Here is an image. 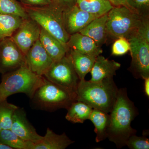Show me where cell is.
<instances>
[{
    "instance_id": "6da1fadb",
    "label": "cell",
    "mask_w": 149,
    "mask_h": 149,
    "mask_svg": "<svg viewBox=\"0 0 149 149\" xmlns=\"http://www.w3.org/2000/svg\"><path fill=\"white\" fill-rule=\"evenodd\" d=\"M107 138L118 148L125 146L130 136L137 130L132 128L131 122L138 115V109L130 100L125 88L118 89L117 98L110 112Z\"/></svg>"
},
{
    "instance_id": "7a4b0ae2",
    "label": "cell",
    "mask_w": 149,
    "mask_h": 149,
    "mask_svg": "<svg viewBox=\"0 0 149 149\" xmlns=\"http://www.w3.org/2000/svg\"><path fill=\"white\" fill-rule=\"evenodd\" d=\"M118 91L113 78L99 82L83 79L79 80L77 85V100L87 104L93 109L110 113L116 100Z\"/></svg>"
},
{
    "instance_id": "3957f363",
    "label": "cell",
    "mask_w": 149,
    "mask_h": 149,
    "mask_svg": "<svg viewBox=\"0 0 149 149\" xmlns=\"http://www.w3.org/2000/svg\"><path fill=\"white\" fill-rule=\"evenodd\" d=\"M45 78L32 72L26 63L17 69L3 74L0 83V102L19 93H24L32 98Z\"/></svg>"
},
{
    "instance_id": "277c9868",
    "label": "cell",
    "mask_w": 149,
    "mask_h": 149,
    "mask_svg": "<svg viewBox=\"0 0 149 149\" xmlns=\"http://www.w3.org/2000/svg\"><path fill=\"white\" fill-rule=\"evenodd\" d=\"M31 100L35 108L52 111L60 109H67L73 102L77 101V95L45 78Z\"/></svg>"
},
{
    "instance_id": "5b68a950",
    "label": "cell",
    "mask_w": 149,
    "mask_h": 149,
    "mask_svg": "<svg viewBox=\"0 0 149 149\" xmlns=\"http://www.w3.org/2000/svg\"><path fill=\"white\" fill-rule=\"evenodd\" d=\"M24 8L29 18L60 42L67 45L70 35L65 31L63 25L64 8L53 3L42 6L27 5Z\"/></svg>"
},
{
    "instance_id": "8992f818",
    "label": "cell",
    "mask_w": 149,
    "mask_h": 149,
    "mask_svg": "<svg viewBox=\"0 0 149 149\" xmlns=\"http://www.w3.org/2000/svg\"><path fill=\"white\" fill-rule=\"evenodd\" d=\"M108 37L113 39L124 37L127 40L137 35L141 16L125 6H113L107 13Z\"/></svg>"
},
{
    "instance_id": "52a82bcc",
    "label": "cell",
    "mask_w": 149,
    "mask_h": 149,
    "mask_svg": "<svg viewBox=\"0 0 149 149\" xmlns=\"http://www.w3.org/2000/svg\"><path fill=\"white\" fill-rule=\"evenodd\" d=\"M43 76L75 93L80 80L67 54L61 59L54 61Z\"/></svg>"
},
{
    "instance_id": "ba28073f",
    "label": "cell",
    "mask_w": 149,
    "mask_h": 149,
    "mask_svg": "<svg viewBox=\"0 0 149 149\" xmlns=\"http://www.w3.org/2000/svg\"><path fill=\"white\" fill-rule=\"evenodd\" d=\"M131 62L128 70L135 78L149 77V43L136 35L128 39Z\"/></svg>"
},
{
    "instance_id": "9c48e42d",
    "label": "cell",
    "mask_w": 149,
    "mask_h": 149,
    "mask_svg": "<svg viewBox=\"0 0 149 149\" xmlns=\"http://www.w3.org/2000/svg\"><path fill=\"white\" fill-rule=\"evenodd\" d=\"M25 63V56L11 37L0 41V72L13 71Z\"/></svg>"
},
{
    "instance_id": "30bf717a",
    "label": "cell",
    "mask_w": 149,
    "mask_h": 149,
    "mask_svg": "<svg viewBox=\"0 0 149 149\" xmlns=\"http://www.w3.org/2000/svg\"><path fill=\"white\" fill-rule=\"evenodd\" d=\"M41 27L32 19H23L11 38L25 56L34 43L39 40Z\"/></svg>"
},
{
    "instance_id": "8fae6325",
    "label": "cell",
    "mask_w": 149,
    "mask_h": 149,
    "mask_svg": "<svg viewBox=\"0 0 149 149\" xmlns=\"http://www.w3.org/2000/svg\"><path fill=\"white\" fill-rule=\"evenodd\" d=\"M96 17L81 10L76 3L64 8L63 11L64 28L70 35L80 32Z\"/></svg>"
},
{
    "instance_id": "7c38bea8",
    "label": "cell",
    "mask_w": 149,
    "mask_h": 149,
    "mask_svg": "<svg viewBox=\"0 0 149 149\" xmlns=\"http://www.w3.org/2000/svg\"><path fill=\"white\" fill-rule=\"evenodd\" d=\"M25 59L30 70L39 76H44L54 62L39 39L28 51L25 55Z\"/></svg>"
},
{
    "instance_id": "4fadbf2b",
    "label": "cell",
    "mask_w": 149,
    "mask_h": 149,
    "mask_svg": "<svg viewBox=\"0 0 149 149\" xmlns=\"http://www.w3.org/2000/svg\"><path fill=\"white\" fill-rule=\"evenodd\" d=\"M10 129L24 141L35 143L42 138L28 120L24 109L19 107L14 113Z\"/></svg>"
},
{
    "instance_id": "5bb4252c",
    "label": "cell",
    "mask_w": 149,
    "mask_h": 149,
    "mask_svg": "<svg viewBox=\"0 0 149 149\" xmlns=\"http://www.w3.org/2000/svg\"><path fill=\"white\" fill-rule=\"evenodd\" d=\"M121 64L113 60H109L100 55L96 58L91 72L92 82H100L105 79L113 78Z\"/></svg>"
},
{
    "instance_id": "9a60e30c",
    "label": "cell",
    "mask_w": 149,
    "mask_h": 149,
    "mask_svg": "<svg viewBox=\"0 0 149 149\" xmlns=\"http://www.w3.org/2000/svg\"><path fill=\"white\" fill-rule=\"evenodd\" d=\"M66 45L70 49L95 57L103 52L93 39L79 32L70 35Z\"/></svg>"
},
{
    "instance_id": "2e32d148",
    "label": "cell",
    "mask_w": 149,
    "mask_h": 149,
    "mask_svg": "<svg viewBox=\"0 0 149 149\" xmlns=\"http://www.w3.org/2000/svg\"><path fill=\"white\" fill-rule=\"evenodd\" d=\"M107 13L96 17L79 33L93 39L99 47L106 42L108 35L107 30Z\"/></svg>"
},
{
    "instance_id": "e0dca14e",
    "label": "cell",
    "mask_w": 149,
    "mask_h": 149,
    "mask_svg": "<svg viewBox=\"0 0 149 149\" xmlns=\"http://www.w3.org/2000/svg\"><path fill=\"white\" fill-rule=\"evenodd\" d=\"M39 40L43 47L54 61L66 55L69 48L41 27Z\"/></svg>"
},
{
    "instance_id": "ac0fdd59",
    "label": "cell",
    "mask_w": 149,
    "mask_h": 149,
    "mask_svg": "<svg viewBox=\"0 0 149 149\" xmlns=\"http://www.w3.org/2000/svg\"><path fill=\"white\" fill-rule=\"evenodd\" d=\"M74 143L65 133L58 135L48 128L45 136L33 143V149H65Z\"/></svg>"
},
{
    "instance_id": "d6986e66",
    "label": "cell",
    "mask_w": 149,
    "mask_h": 149,
    "mask_svg": "<svg viewBox=\"0 0 149 149\" xmlns=\"http://www.w3.org/2000/svg\"><path fill=\"white\" fill-rule=\"evenodd\" d=\"M79 80L85 79L91 72L96 57L70 49L67 53Z\"/></svg>"
},
{
    "instance_id": "ffe728a7",
    "label": "cell",
    "mask_w": 149,
    "mask_h": 149,
    "mask_svg": "<svg viewBox=\"0 0 149 149\" xmlns=\"http://www.w3.org/2000/svg\"><path fill=\"white\" fill-rule=\"evenodd\" d=\"M95 126L96 142L99 143L107 138V130L109 123V114L100 110H92L89 119Z\"/></svg>"
},
{
    "instance_id": "44dd1931",
    "label": "cell",
    "mask_w": 149,
    "mask_h": 149,
    "mask_svg": "<svg viewBox=\"0 0 149 149\" xmlns=\"http://www.w3.org/2000/svg\"><path fill=\"white\" fill-rule=\"evenodd\" d=\"M76 4L81 10L96 17L107 13L113 7L108 0H76Z\"/></svg>"
},
{
    "instance_id": "7402d4cb",
    "label": "cell",
    "mask_w": 149,
    "mask_h": 149,
    "mask_svg": "<svg viewBox=\"0 0 149 149\" xmlns=\"http://www.w3.org/2000/svg\"><path fill=\"white\" fill-rule=\"evenodd\" d=\"M93 109L83 102L75 101L68 109L66 120L73 123H83L89 119Z\"/></svg>"
},
{
    "instance_id": "603a6c76",
    "label": "cell",
    "mask_w": 149,
    "mask_h": 149,
    "mask_svg": "<svg viewBox=\"0 0 149 149\" xmlns=\"http://www.w3.org/2000/svg\"><path fill=\"white\" fill-rule=\"evenodd\" d=\"M23 19L16 15L0 13V41L11 37Z\"/></svg>"
},
{
    "instance_id": "cb8c5ba5",
    "label": "cell",
    "mask_w": 149,
    "mask_h": 149,
    "mask_svg": "<svg viewBox=\"0 0 149 149\" xmlns=\"http://www.w3.org/2000/svg\"><path fill=\"white\" fill-rule=\"evenodd\" d=\"M0 143L13 149H33L32 142L24 141L13 132L11 129L0 130Z\"/></svg>"
},
{
    "instance_id": "d4e9b609",
    "label": "cell",
    "mask_w": 149,
    "mask_h": 149,
    "mask_svg": "<svg viewBox=\"0 0 149 149\" xmlns=\"http://www.w3.org/2000/svg\"><path fill=\"white\" fill-rule=\"evenodd\" d=\"M17 108L7 100L0 102V126L2 129H11L14 113Z\"/></svg>"
},
{
    "instance_id": "484cf974",
    "label": "cell",
    "mask_w": 149,
    "mask_h": 149,
    "mask_svg": "<svg viewBox=\"0 0 149 149\" xmlns=\"http://www.w3.org/2000/svg\"><path fill=\"white\" fill-rule=\"evenodd\" d=\"M0 13L16 15L23 19L29 17L24 7L15 0H0Z\"/></svg>"
},
{
    "instance_id": "4316f807",
    "label": "cell",
    "mask_w": 149,
    "mask_h": 149,
    "mask_svg": "<svg viewBox=\"0 0 149 149\" xmlns=\"http://www.w3.org/2000/svg\"><path fill=\"white\" fill-rule=\"evenodd\" d=\"M130 9L141 16L149 15V0H127Z\"/></svg>"
},
{
    "instance_id": "83f0119b",
    "label": "cell",
    "mask_w": 149,
    "mask_h": 149,
    "mask_svg": "<svg viewBox=\"0 0 149 149\" xmlns=\"http://www.w3.org/2000/svg\"><path fill=\"white\" fill-rule=\"evenodd\" d=\"M130 44L129 41L124 37L118 38L115 41L112 47V55L122 56L130 51Z\"/></svg>"
},
{
    "instance_id": "f1b7e54d",
    "label": "cell",
    "mask_w": 149,
    "mask_h": 149,
    "mask_svg": "<svg viewBox=\"0 0 149 149\" xmlns=\"http://www.w3.org/2000/svg\"><path fill=\"white\" fill-rule=\"evenodd\" d=\"M130 149H149V140L146 137L133 134L128 139L126 145Z\"/></svg>"
},
{
    "instance_id": "f546056e",
    "label": "cell",
    "mask_w": 149,
    "mask_h": 149,
    "mask_svg": "<svg viewBox=\"0 0 149 149\" xmlns=\"http://www.w3.org/2000/svg\"><path fill=\"white\" fill-rule=\"evenodd\" d=\"M137 35L149 43V15L141 16V20L137 31Z\"/></svg>"
},
{
    "instance_id": "4dcf8cb0",
    "label": "cell",
    "mask_w": 149,
    "mask_h": 149,
    "mask_svg": "<svg viewBox=\"0 0 149 149\" xmlns=\"http://www.w3.org/2000/svg\"><path fill=\"white\" fill-rule=\"evenodd\" d=\"M24 2L30 6H42L52 3V0H24Z\"/></svg>"
},
{
    "instance_id": "1f68e13d",
    "label": "cell",
    "mask_w": 149,
    "mask_h": 149,
    "mask_svg": "<svg viewBox=\"0 0 149 149\" xmlns=\"http://www.w3.org/2000/svg\"><path fill=\"white\" fill-rule=\"evenodd\" d=\"M52 1L53 3L59 6L64 9L76 3V0H52Z\"/></svg>"
},
{
    "instance_id": "d6a6232c",
    "label": "cell",
    "mask_w": 149,
    "mask_h": 149,
    "mask_svg": "<svg viewBox=\"0 0 149 149\" xmlns=\"http://www.w3.org/2000/svg\"><path fill=\"white\" fill-rule=\"evenodd\" d=\"M108 1L111 3V4L113 6H123L129 8L127 4V0H108Z\"/></svg>"
},
{
    "instance_id": "836d02e7",
    "label": "cell",
    "mask_w": 149,
    "mask_h": 149,
    "mask_svg": "<svg viewBox=\"0 0 149 149\" xmlns=\"http://www.w3.org/2000/svg\"><path fill=\"white\" fill-rule=\"evenodd\" d=\"M144 91L146 95L149 97V77L144 79Z\"/></svg>"
},
{
    "instance_id": "e575fe53",
    "label": "cell",
    "mask_w": 149,
    "mask_h": 149,
    "mask_svg": "<svg viewBox=\"0 0 149 149\" xmlns=\"http://www.w3.org/2000/svg\"><path fill=\"white\" fill-rule=\"evenodd\" d=\"M0 149H13L10 147L0 143Z\"/></svg>"
},
{
    "instance_id": "d590c367",
    "label": "cell",
    "mask_w": 149,
    "mask_h": 149,
    "mask_svg": "<svg viewBox=\"0 0 149 149\" xmlns=\"http://www.w3.org/2000/svg\"><path fill=\"white\" fill-rule=\"evenodd\" d=\"M1 129H2V128H1V126H0V130H1Z\"/></svg>"
}]
</instances>
